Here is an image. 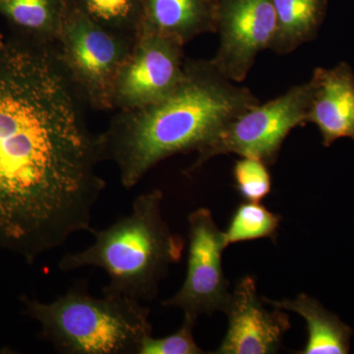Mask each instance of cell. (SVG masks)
<instances>
[{"mask_svg":"<svg viewBox=\"0 0 354 354\" xmlns=\"http://www.w3.org/2000/svg\"><path fill=\"white\" fill-rule=\"evenodd\" d=\"M84 106L55 44L0 34V248L28 264L92 228L106 184Z\"/></svg>","mask_w":354,"mask_h":354,"instance_id":"obj_1","label":"cell"},{"mask_svg":"<svg viewBox=\"0 0 354 354\" xmlns=\"http://www.w3.org/2000/svg\"><path fill=\"white\" fill-rule=\"evenodd\" d=\"M258 104L211 59H186L183 81L167 97L113 116L101 134L104 160L116 165L121 184L130 189L165 158L201 152L227 123Z\"/></svg>","mask_w":354,"mask_h":354,"instance_id":"obj_2","label":"cell"},{"mask_svg":"<svg viewBox=\"0 0 354 354\" xmlns=\"http://www.w3.org/2000/svg\"><path fill=\"white\" fill-rule=\"evenodd\" d=\"M164 194L155 189L140 195L129 215L104 230L91 228L95 241L80 252L66 253L58 262L62 272L100 268L109 283L102 291L153 301L171 264L183 257L185 241L174 234L162 213Z\"/></svg>","mask_w":354,"mask_h":354,"instance_id":"obj_3","label":"cell"},{"mask_svg":"<svg viewBox=\"0 0 354 354\" xmlns=\"http://www.w3.org/2000/svg\"><path fill=\"white\" fill-rule=\"evenodd\" d=\"M24 315L41 326V337L64 354H138L153 334L151 309L127 295L88 293L79 281L53 301L21 297Z\"/></svg>","mask_w":354,"mask_h":354,"instance_id":"obj_4","label":"cell"},{"mask_svg":"<svg viewBox=\"0 0 354 354\" xmlns=\"http://www.w3.org/2000/svg\"><path fill=\"white\" fill-rule=\"evenodd\" d=\"M135 39L102 27L77 9L67 11L55 50L87 106L113 109L114 82Z\"/></svg>","mask_w":354,"mask_h":354,"instance_id":"obj_5","label":"cell"},{"mask_svg":"<svg viewBox=\"0 0 354 354\" xmlns=\"http://www.w3.org/2000/svg\"><path fill=\"white\" fill-rule=\"evenodd\" d=\"M311 95L309 80L293 86L272 101L260 102L243 111L198 153L196 160L186 169V176L196 172L211 158L230 153L274 165L288 134L295 127L307 124Z\"/></svg>","mask_w":354,"mask_h":354,"instance_id":"obj_6","label":"cell"},{"mask_svg":"<svg viewBox=\"0 0 354 354\" xmlns=\"http://www.w3.org/2000/svg\"><path fill=\"white\" fill-rule=\"evenodd\" d=\"M188 241L183 285L162 306L180 308L184 316L196 321L204 314L223 312L227 306L230 283L223 269V253L228 244L207 208L195 209L188 216Z\"/></svg>","mask_w":354,"mask_h":354,"instance_id":"obj_7","label":"cell"},{"mask_svg":"<svg viewBox=\"0 0 354 354\" xmlns=\"http://www.w3.org/2000/svg\"><path fill=\"white\" fill-rule=\"evenodd\" d=\"M184 44L152 32H140L113 86V108H144L167 97L183 81Z\"/></svg>","mask_w":354,"mask_h":354,"instance_id":"obj_8","label":"cell"},{"mask_svg":"<svg viewBox=\"0 0 354 354\" xmlns=\"http://www.w3.org/2000/svg\"><path fill=\"white\" fill-rule=\"evenodd\" d=\"M276 31L272 0H223L216 10L220 44L212 62L232 82H242L258 55L270 50Z\"/></svg>","mask_w":354,"mask_h":354,"instance_id":"obj_9","label":"cell"},{"mask_svg":"<svg viewBox=\"0 0 354 354\" xmlns=\"http://www.w3.org/2000/svg\"><path fill=\"white\" fill-rule=\"evenodd\" d=\"M269 311L258 295L255 279L245 276L230 292L225 313L227 332L216 354L278 353L283 335L290 329L285 310Z\"/></svg>","mask_w":354,"mask_h":354,"instance_id":"obj_10","label":"cell"},{"mask_svg":"<svg viewBox=\"0 0 354 354\" xmlns=\"http://www.w3.org/2000/svg\"><path fill=\"white\" fill-rule=\"evenodd\" d=\"M312 85L307 123L318 127L325 147L337 139L354 141V73L341 62L333 68L319 67L310 79Z\"/></svg>","mask_w":354,"mask_h":354,"instance_id":"obj_11","label":"cell"},{"mask_svg":"<svg viewBox=\"0 0 354 354\" xmlns=\"http://www.w3.org/2000/svg\"><path fill=\"white\" fill-rule=\"evenodd\" d=\"M216 10L211 0H144L140 32H157L185 44L200 35L216 34Z\"/></svg>","mask_w":354,"mask_h":354,"instance_id":"obj_12","label":"cell"},{"mask_svg":"<svg viewBox=\"0 0 354 354\" xmlns=\"http://www.w3.org/2000/svg\"><path fill=\"white\" fill-rule=\"evenodd\" d=\"M265 304L292 311L307 324L308 339L300 354H348L353 330L335 314L325 309L318 300L309 295H298L295 299L272 300L262 297Z\"/></svg>","mask_w":354,"mask_h":354,"instance_id":"obj_13","label":"cell"},{"mask_svg":"<svg viewBox=\"0 0 354 354\" xmlns=\"http://www.w3.org/2000/svg\"><path fill=\"white\" fill-rule=\"evenodd\" d=\"M67 11L62 0H0L13 34L41 44L57 43Z\"/></svg>","mask_w":354,"mask_h":354,"instance_id":"obj_14","label":"cell"},{"mask_svg":"<svg viewBox=\"0 0 354 354\" xmlns=\"http://www.w3.org/2000/svg\"><path fill=\"white\" fill-rule=\"evenodd\" d=\"M277 31L270 50L288 55L316 39L325 15V0H272Z\"/></svg>","mask_w":354,"mask_h":354,"instance_id":"obj_15","label":"cell"},{"mask_svg":"<svg viewBox=\"0 0 354 354\" xmlns=\"http://www.w3.org/2000/svg\"><path fill=\"white\" fill-rule=\"evenodd\" d=\"M77 10L111 31L137 37L143 12L139 0H79Z\"/></svg>","mask_w":354,"mask_h":354,"instance_id":"obj_16","label":"cell"},{"mask_svg":"<svg viewBox=\"0 0 354 354\" xmlns=\"http://www.w3.org/2000/svg\"><path fill=\"white\" fill-rule=\"evenodd\" d=\"M281 216L260 203L243 202L235 209L225 232L228 245L260 239H277Z\"/></svg>","mask_w":354,"mask_h":354,"instance_id":"obj_17","label":"cell"},{"mask_svg":"<svg viewBox=\"0 0 354 354\" xmlns=\"http://www.w3.org/2000/svg\"><path fill=\"white\" fill-rule=\"evenodd\" d=\"M234 177L236 189L244 201L260 203L271 192V174L262 160L241 158L235 162Z\"/></svg>","mask_w":354,"mask_h":354,"instance_id":"obj_18","label":"cell"},{"mask_svg":"<svg viewBox=\"0 0 354 354\" xmlns=\"http://www.w3.org/2000/svg\"><path fill=\"white\" fill-rule=\"evenodd\" d=\"M196 321L184 316L183 325L174 334L155 339L149 335L139 348L138 354H203L193 337Z\"/></svg>","mask_w":354,"mask_h":354,"instance_id":"obj_19","label":"cell"}]
</instances>
